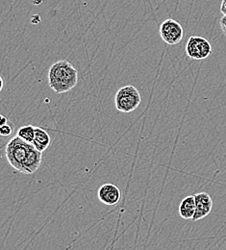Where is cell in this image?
<instances>
[{"label": "cell", "instance_id": "obj_5", "mask_svg": "<svg viewBox=\"0 0 226 250\" xmlns=\"http://www.w3.org/2000/svg\"><path fill=\"white\" fill-rule=\"evenodd\" d=\"M159 31L162 40L169 45H175L179 43L184 37L183 27L179 22L172 19L164 21L160 25Z\"/></svg>", "mask_w": 226, "mask_h": 250}, {"label": "cell", "instance_id": "obj_9", "mask_svg": "<svg viewBox=\"0 0 226 250\" xmlns=\"http://www.w3.org/2000/svg\"><path fill=\"white\" fill-rule=\"evenodd\" d=\"M195 213V198L194 195L185 197L179 206L180 217L184 219H193Z\"/></svg>", "mask_w": 226, "mask_h": 250}, {"label": "cell", "instance_id": "obj_10", "mask_svg": "<svg viewBox=\"0 0 226 250\" xmlns=\"http://www.w3.org/2000/svg\"><path fill=\"white\" fill-rule=\"evenodd\" d=\"M35 132H36V127H34L32 125H26L19 129L17 136L27 143L33 144V141L35 139Z\"/></svg>", "mask_w": 226, "mask_h": 250}, {"label": "cell", "instance_id": "obj_1", "mask_svg": "<svg viewBox=\"0 0 226 250\" xmlns=\"http://www.w3.org/2000/svg\"><path fill=\"white\" fill-rule=\"evenodd\" d=\"M6 158L8 163L19 172L32 174L41 164V153L33 144L27 143L20 137H14L6 146Z\"/></svg>", "mask_w": 226, "mask_h": 250}, {"label": "cell", "instance_id": "obj_6", "mask_svg": "<svg viewBox=\"0 0 226 250\" xmlns=\"http://www.w3.org/2000/svg\"><path fill=\"white\" fill-rule=\"evenodd\" d=\"M97 197L103 204L113 206L120 202L122 197V191L120 188L116 186L115 184L107 183L99 188Z\"/></svg>", "mask_w": 226, "mask_h": 250}, {"label": "cell", "instance_id": "obj_13", "mask_svg": "<svg viewBox=\"0 0 226 250\" xmlns=\"http://www.w3.org/2000/svg\"><path fill=\"white\" fill-rule=\"evenodd\" d=\"M221 12L224 16H226V0H223L221 5Z\"/></svg>", "mask_w": 226, "mask_h": 250}, {"label": "cell", "instance_id": "obj_12", "mask_svg": "<svg viewBox=\"0 0 226 250\" xmlns=\"http://www.w3.org/2000/svg\"><path fill=\"white\" fill-rule=\"evenodd\" d=\"M220 25L222 28V31L224 33V35L226 36V16H223V18L220 21Z\"/></svg>", "mask_w": 226, "mask_h": 250}, {"label": "cell", "instance_id": "obj_11", "mask_svg": "<svg viewBox=\"0 0 226 250\" xmlns=\"http://www.w3.org/2000/svg\"><path fill=\"white\" fill-rule=\"evenodd\" d=\"M13 133V127L12 125L7 124V125H2L0 127V135L3 137H8Z\"/></svg>", "mask_w": 226, "mask_h": 250}, {"label": "cell", "instance_id": "obj_4", "mask_svg": "<svg viewBox=\"0 0 226 250\" xmlns=\"http://www.w3.org/2000/svg\"><path fill=\"white\" fill-rule=\"evenodd\" d=\"M186 53L193 60H204L212 55V44L203 37L193 36L189 39L186 44Z\"/></svg>", "mask_w": 226, "mask_h": 250}, {"label": "cell", "instance_id": "obj_14", "mask_svg": "<svg viewBox=\"0 0 226 250\" xmlns=\"http://www.w3.org/2000/svg\"><path fill=\"white\" fill-rule=\"evenodd\" d=\"M8 124V119L5 117V116H1V123H0V125L2 126V125H7Z\"/></svg>", "mask_w": 226, "mask_h": 250}, {"label": "cell", "instance_id": "obj_15", "mask_svg": "<svg viewBox=\"0 0 226 250\" xmlns=\"http://www.w3.org/2000/svg\"><path fill=\"white\" fill-rule=\"evenodd\" d=\"M3 85H4V80L2 77H0V91H2L3 89Z\"/></svg>", "mask_w": 226, "mask_h": 250}, {"label": "cell", "instance_id": "obj_8", "mask_svg": "<svg viewBox=\"0 0 226 250\" xmlns=\"http://www.w3.org/2000/svg\"><path fill=\"white\" fill-rule=\"evenodd\" d=\"M50 144H51V138H50L49 134L45 130L36 127L35 139L33 141L34 146L39 151L43 152L44 150H46L49 147Z\"/></svg>", "mask_w": 226, "mask_h": 250}, {"label": "cell", "instance_id": "obj_2", "mask_svg": "<svg viewBox=\"0 0 226 250\" xmlns=\"http://www.w3.org/2000/svg\"><path fill=\"white\" fill-rule=\"evenodd\" d=\"M48 82L50 88L57 94L69 92L77 85L78 71L65 60L56 62L49 69Z\"/></svg>", "mask_w": 226, "mask_h": 250}, {"label": "cell", "instance_id": "obj_3", "mask_svg": "<svg viewBox=\"0 0 226 250\" xmlns=\"http://www.w3.org/2000/svg\"><path fill=\"white\" fill-rule=\"evenodd\" d=\"M142 102L139 91L134 86H125L121 88L115 96L116 109L122 113H130L136 110Z\"/></svg>", "mask_w": 226, "mask_h": 250}, {"label": "cell", "instance_id": "obj_7", "mask_svg": "<svg viewBox=\"0 0 226 250\" xmlns=\"http://www.w3.org/2000/svg\"><path fill=\"white\" fill-rule=\"evenodd\" d=\"M195 198V213L193 221H197L199 219L207 217L213 209V199L207 192H199L194 194Z\"/></svg>", "mask_w": 226, "mask_h": 250}]
</instances>
